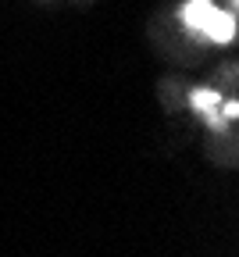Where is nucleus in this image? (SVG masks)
<instances>
[{
	"mask_svg": "<svg viewBox=\"0 0 239 257\" xmlns=\"http://www.w3.org/2000/svg\"><path fill=\"white\" fill-rule=\"evenodd\" d=\"M182 18H186L189 29L203 32V36L214 40V43H228L235 36V18L228 11H218L211 0H189V8L182 11Z\"/></svg>",
	"mask_w": 239,
	"mask_h": 257,
	"instance_id": "f257e3e1",
	"label": "nucleus"
}]
</instances>
